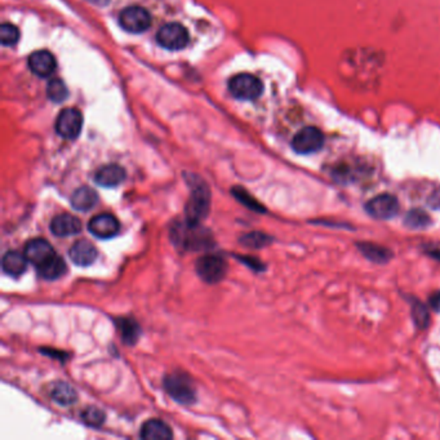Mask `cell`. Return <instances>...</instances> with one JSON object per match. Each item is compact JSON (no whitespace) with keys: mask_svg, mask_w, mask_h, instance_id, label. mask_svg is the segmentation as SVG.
Listing matches in <instances>:
<instances>
[{"mask_svg":"<svg viewBox=\"0 0 440 440\" xmlns=\"http://www.w3.org/2000/svg\"><path fill=\"white\" fill-rule=\"evenodd\" d=\"M51 231L56 236H72L82 231V221L73 214H58L51 221Z\"/></svg>","mask_w":440,"mask_h":440,"instance_id":"obj_15","label":"cell"},{"mask_svg":"<svg viewBox=\"0 0 440 440\" xmlns=\"http://www.w3.org/2000/svg\"><path fill=\"white\" fill-rule=\"evenodd\" d=\"M88 230L100 239L114 238L120 230V223L116 216L110 213L97 214L88 223Z\"/></svg>","mask_w":440,"mask_h":440,"instance_id":"obj_11","label":"cell"},{"mask_svg":"<svg viewBox=\"0 0 440 440\" xmlns=\"http://www.w3.org/2000/svg\"><path fill=\"white\" fill-rule=\"evenodd\" d=\"M191 194L185 206V220L190 223H201L210 208V191L208 185L204 181H199L194 176V181H190Z\"/></svg>","mask_w":440,"mask_h":440,"instance_id":"obj_2","label":"cell"},{"mask_svg":"<svg viewBox=\"0 0 440 440\" xmlns=\"http://www.w3.org/2000/svg\"><path fill=\"white\" fill-rule=\"evenodd\" d=\"M229 91L238 100L252 101L262 95L263 84L252 74H238L229 80Z\"/></svg>","mask_w":440,"mask_h":440,"instance_id":"obj_3","label":"cell"},{"mask_svg":"<svg viewBox=\"0 0 440 440\" xmlns=\"http://www.w3.org/2000/svg\"><path fill=\"white\" fill-rule=\"evenodd\" d=\"M195 270L201 280L208 284H216L221 282L228 273V263L221 256L206 254L195 263Z\"/></svg>","mask_w":440,"mask_h":440,"instance_id":"obj_4","label":"cell"},{"mask_svg":"<svg viewBox=\"0 0 440 440\" xmlns=\"http://www.w3.org/2000/svg\"><path fill=\"white\" fill-rule=\"evenodd\" d=\"M324 145V136L316 126H306L292 140V148L297 154L309 155L319 151Z\"/></svg>","mask_w":440,"mask_h":440,"instance_id":"obj_7","label":"cell"},{"mask_svg":"<svg viewBox=\"0 0 440 440\" xmlns=\"http://www.w3.org/2000/svg\"><path fill=\"white\" fill-rule=\"evenodd\" d=\"M164 388L169 397L179 404H192L197 400V393L189 377L182 373H172L164 377Z\"/></svg>","mask_w":440,"mask_h":440,"instance_id":"obj_5","label":"cell"},{"mask_svg":"<svg viewBox=\"0 0 440 440\" xmlns=\"http://www.w3.org/2000/svg\"><path fill=\"white\" fill-rule=\"evenodd\" d=\"M140 437L146 440H168L173 438V432L166 422L160 419H148L142 425Z\"/></svg>","mask_w":440,"mask_h":440,"instance_id":"obj_17","label":"cell"},{"mask_svg":"<svg viewBox=\"0 0 440 440\" xmlns=\"http://www.w3.org/2000/svg\"><path fill=\"white\" fill-rule=\"evenodd\" d=\"M429 222L430 217L424 210H410L406 217V223L413 229H422V228L428 226Z\"/></svg>","mask_w":440,"mask_h":440,"instance_id":"obj_28","label":"cell"},{"mask_svg":"<svg viewBox=\"0 0 440 440\" xmlns=\"http://www.w3.org/2000/svg\"><path fill=\"white\" fill-rule=\"evenodd\" d=\"M429 304L434 311L440 313V291H437L430 296Z\"/></svg>","mask_w":440,"mask_h":440,"instance_id":"obj_31","label":"cell"},{"mask_svg":"<svg viewBox=\"0 0 440 440\" xmlns=\"http://www.w3.org/2000/svg\"><path fill=\"white\" fill-rule=\"evenodd\" d=\"M47 95L50 97V100H52L53 102L60 104L67 98L69 91H67L66 84L63 83L61 79H52L47 87Z\"/></svg>","mask_w":440,"mask_h":440,"instance_id":"obj_24","label":"cell"},{"mask_svg":"<svg viewBox=\"0 0 440 440\" xmlns=\"http://www.w3.org/2000/svg\"><path fill=\"white\" fill-rule=\"evenodd\" d=\"M157 42L160 47L169 51L184 50L189 43V32L177 22H170L160 28L157 34Z\"/></svg>","mask_w":440,"mask_h":440,"instance_id":"obj_6","label":"cell"},{"mask_svg":"<svg viewBox=\"0 0 440 440\" xmlns=\"http://www.w3.org/2000/svg\"><path fill=\"white\" fill-rule=\"evenodd\" d=\"M28 262L29 260L26 258L25 253L22 254L19 251H10L3 256L1 267H3V272L7 275L20 276L26 272Z\"/></svg>","mask_w":440,"mask_h":440,"instance_id":"obj_18","label":"cell"},{"mask_svg":"<svg viewBox=\"0 0 440 440\" xmlns=\"http://www.w3.org/2000/svg\"><path fill=\"white\" fill-rule=\"evenodd\" d=\"M170 239L175 247L186 252L206 251L214 245L208 229L203 228L201 223H190L186 220L172 226Z\"/></svg>","mask_w":440,"mask_h":440,"instance_id":"obj_1","label":"cell"},{"mask_svg":"<svg viewBox=\"0 0 440 440\" xmlns=\"http://www.w3.org/2000/svg\"><path fill=\"white\" fill-rule=\"evenodd\" d=\"M29 67L39 78L51 76L57 67V61L48 51H36L29 57Z\"/></svg>","mask_w":440,"mask_h":440,"instance_id":"obj_13","label":"cell"},{"mask_svg":"<svg viewBox=\"0 0 440 440\" xmlns=\"http://www.w3.org/2000/svg\"><path fill=\"white\" fill-rule=\"evenodd\" d=\"M118 329L122 335V340L126 345H135L141 336V328L137 324L136 320L131 318H120L116 320Z\"/></svg>","mask_w":440,"mask_h":440,"instance_id":"obj_22","label":"cell"},{"mask_svg":"<svg viewBox=\"0 0 440 440\" xmlns=\"http://www.w3.org/2000/svg\"><path fill=\"white\" fill-rule=\"evenodd\" d=\"M360 251L364 253V256L373 262H378V263H385L390 258V252L388 250H385L384 247H380V245L371 244V243L362 244Z\"/></svg>","mask_w":440,"mask_h":440,"instance_id":"obj_23","label":"cell"},{"mask_svg":"<svg viewBox=\"0 0 440 440\" xmlns=\"http://www.w3.org/2000/svg\"><path fill=\"white\" fill-rule=\"evenodd\" d=\"M270 238L262 232H250L241 238V241L250 248H262L270 243Z\"/></svg>","mask_w":440,"mask_h":440,"instance_id":"obj_29","label":"cell"},{"mask_svg":"<svg viewBox=\"0 0 440 440\" xmlns=\"http://www.w3.org/2000/svg\"><path fill=\"white\" fill-rule=\"evenodd\" d=\"M366 210L373 219L390 220L399 212V200L391 194H381L368 201Z\"/></svg>","mask_w":440,"mask_h":440,"instance_id":"obj_10","label":"cell"},{"mask_svg":"<svg viewBox=\"0 0 440 440\" xmlns=\"http://www.w3.org/2000/svg\"><path fill=\"white\" fill-rule=\"evenodd\" d=\"M98 201V194L89 186H82L74 191L72 206L74 210L87 212L92 210Z\"/></svg>","mask_w":440,"mask_h":440,"instance_id":"obj_19","label":"cell"},{"mask_svg":"<svg viewBox=\"0 0 440 440\" xmlns=\"http://www.w3.org/2000/svg\"><path fill=\"white\" fill-rule=\"evenodd\" d=\"M82 419L91 428H100L105 422V413L97 407H88L82 413Z\"/></svg>","mask_w":440,"mask_h":440,"instance_id":"obj_25","label":"cell"},{"mask_svg":"<svg viewBox=\"0 0 440 440\" xmlns=\"http://www.w3.org/2000/svg\"><path fill=\"white\" fill-rule=\"evenodd\" d=\"M232 195L236 198V199L241 201V204H244L245 207H248L250 210H256V212H263L265 208L262 207L261 204L254 199L253 197L250 195L248 191L243 189V188H234L232 189Z\"/></svg>","mask_w":440,"mask_h":440,"instance_id":"obj_27","label":"cell"},{"mask_svg":"<svg viewBox=\"0 0 440 440\" xmlns=\"http://www.w3.org/2000/svg\"><path fill=\"white\" fill-rule=\"evenodd\" d=\"M120 26L128 32L141 34L151 26V16L145 8L131 6L124 8L119 16Z\"/></svg>","mask_w":440,"mask_h":440,"instance_id":"obj_9","label":"cell"},{"mask_svg":"<svg viewBox=\"0 0 440 440\" xmlns=\"http://www.w3.org/2000/svg\"><path fill=\"white\" fill-rule=\"evenodd\" d=\"M19 39H20V32L14 25L3 23L0 26V41H1L3 45H6V47L14 45L16 43L19 42Z\"/></svg>","mask_w":440,"mask_h":440,"instance_id":"obj_26","label":"cell"},{"mask_svg":"<svg viewBox=\"0 0 440 440\" xmlns=\"http://www.w3.org/2000/svg\"><path fill=\"white\" fill-rule=\"evenodd\" d=\"M38 274L45 280H56L63 276L67 272V266L63 258L54 254L48 261L44 262L36 267Z\"/></svg>","mask_w":440,"mask_h":440,"instance_id":"obj_20","label":"cell"},{"mask_svg":"<svg viewBox=\"0 0 440 440\" xmlns=\"http://www.w3.org/2000/svg\"><path fill=\"white\" fill-rule=\"evenodd\" d=\"M69 256H70V260L76 266L87 267L96 261L98 251L91 241L83 239V241H75V244L69 251Z\"/></svg>","mask_w":440,"mask_h":440,"instance_id":"obj_14","label":"cell"},{"mask_svg":"<svg viewBox=\"0 0 440 440\" xmlns=\"http://www.w3.org/2000/svg\"><path fill=\"white\" fill-rule=\"evenodd\" d=\"M412 315H413V320L415 323L417 324L419 328H426L430 323V315L426 306L421 304V302H416L413 305V309H412Z\"/></svg>","mask_w":440,"mask_h":440,"instance_id":"obj_30","label":"cell"},{"mask_svg":"<svg viewBox=\"0 0 440 440\" xmlns=\"http://www.w3.org/2000/svg\"><path fill=\"white\" fill-rule=\"evenodd\" d=\"M56 254L52 245L50 241L42 239V238H35L30 241H28L25 247V256L29 262L34 263L36 267L41 266L42 263L48 261L51 257Z\"/></svg>","mask_w":440,"mask_h":440,"instance_id":"obj_12","label":"cell"},{"mask_svg":"<svg viewBox=\"0 0 440 440\" xmlns=\"http://www.w3.org/2000/svg\"><path fill=\"white\" fill-rule=\"evenodd\" d=\"M126 169L118 164H107L100 168L95 175L97 185L104 188H116L126 179Z\"/></svg>","mask_w":440,"mask_h":440,"instance_id":"obj_16","label":"cell"},{"mask_svg":"<svg viewBox=\"0 0 440 440\" xmlns=\"http://www.w3.org/2000/svg\"><path fill=\"white\" fill-rule=\"evenodd\" d=\"M83 128V116L78 109L66 107L57 116L56 132L65 140H75Z\"/></svg>","mask_w":440,"mask_h":440,"instance_id":"obj_8","label":"cell"},{"mask_svg":"<svg viewBox=\"0 0 440 440\" xmlns=\"http://www.w3.org/2000/svg\"><path fill=\"white\" fill-rule=\"evenodd\" d=\"M51 398L60 406H72L76 402L78 394L70 384L57 381L51 386Z\"/></svg>","mask_w":440,"mask_h":440,"instance_id":"obj_21","label":"cell"}]
</instances>
